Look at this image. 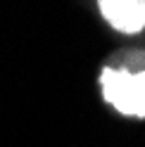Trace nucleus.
<instances>
[{"label": "nucleus", "mask_w": 145, "mask_h": 147, "mask_svg": "<svg viewBox=\"0 0 145 147\" xmlns=\"http://www.w3.org/2000/svg\"><path fill=\"white\" fill-rule=\"evenodd\" d=\"M102 93L110 105H114L121 114L145 116V71L129 74L105 69L102 71Z\"/></svg>", "instance_id": "f257e3e1"}, {"label": "nucleus", "mask_w": 145, "mask_h": 147, "mask_svg": "<svg viewBox=\"0 0 145 147\" xmlns=\"http://www.w3.org/2000/svg\"><path fill=\"white\" fill-rule=\"evenodd\" d=\"M100 10L117 31L136 33L145 26V0H100Z\"/></svg>", "instance_id": "f03ea898"}]
</instances>
